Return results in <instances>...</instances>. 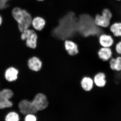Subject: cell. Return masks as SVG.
Masks as SVG:
<instances>
[{
    "instance_id": "1",
    "label": "cell",
    "mask_w": 121,
    "mask_h": 121,
    "mask_svg": "<svg viewBox=\"0 0 121 121\" xmlns=\"http://www.w3.org/2000/svg\"><path fill=\"white\" fill-rule=\"evenodd\" d=\"M94 18L88 14H83L79 16L76 24V31L79 35L87 37L90 36H99L104 33L103 29L95 24Z\"/></svg>"
},
{
    "instance_id": "2",
    "label": "cell",
    "mask_w": 121,
    "mask_h": 121,
    "mask_svg": "<svg viewBox=\"0 0 121 121\" xmlns=\"http://www.w3.org/2000/svg\"><path fill=\"white\" fill-rule=\"evenodd\" d=\"M12 15L17 22L19 30L21 32L32 27V17L27 11L16 8L13 10Z\"/></svg>"
},
{
    "instance_id": "3",
    "label": "cell",
    "mask_w": 121,
    "mask_h": 121,
    "mask_svg": "<svg viewBox=\"0 0 121 121\" xmlns=\"http://www.w3.org/2000/svg\"><path fill=\"white\" fill-rule=\"evenodd\" d=\"M19 114L20 121L24 120L25 116L28 114H36L38 112L33 104L31 101L27 99H23L18 103Z\"/></svg>"
},
{
    "instance_id": "4",
    "label": "cell",
    "mask_w": 121,
    "mask_h": 121,
    "mask_svg": "<svg viewBox=\"0 0 121 121\" xmlns=\"http://www.w3.org/2000/svg\"><path fill=\"white\" fill-rule=\"evenodd\" d=\"M14 94L11 89L4 88L0 90V109L11 108L13 105L10 99L13 97Z\"/></svg>"
},
{
    "instance_id": "5",
    "label": "cell",
    "mask_w": 121,
    "mask_h": 121,
    "mask_svg": "<svg viewBox=\"0 0 121 121\" xmlns=\"http://www.w3.org/2000/svg\"><path fill=\"white\" fill-rule=\"evenodd\" d=\"M31 102L38 111L44 110L48 105L47 97L45 95L42 93L36 94L33 98Z\"/></svg>"
},
{
    "instance_id": "6",
    "label": "cell",
    "mask_w": 121,
    "mask_h": 121,
    "mask_svg": "<svg viewBox=\"0 0 121 121\" xmlns=\"http://www.w3.org/2000/svg\"><path fill=\"white\" fill-rule=\"evenodd\" d=\"M27 66L30 70L34 72H38L40 71L42 68L43 63L39 57L33 56L28 59Z\"/></svg>"
},
{
    "instance_id": "7",
    "label": "cell",
    "mask_w": 121,
    "mask_h": 121,
    "mask_svg": "<svg viewBox=\"0 0 121 121\" xmlns=\"http://www.w3.org/2000/svg\"><path fill=\"white\" fill-rule=\"evenodd\" d=\"M64 48L68 54L73 56L78 55L79 52L78 44L70 40H66L64 41Z\"/></svg>"
},
{
    "instance_id": "8",
    "label": "cell",
    "mask_w": 121,
    "mask_h": 121,
    "mask_svg": "<svg viewBox=\"0 0 121 121\" xmlns=\"http://www.w3.org/2000/svg\"><path fill=\"white\" fill-rule=\"evenodd\" d=\"M99 42L101 47L110 48L114 43L113 38L110 35L106 33H102L98 37Z\"/></svg>"
},
{
    "instance_id": "9",
    "label": "cell",
    "mask_w": 121,
    "mask_h": 121,
    "mask_svg": "<svg viewBox=\"0 0 121 121\" xmlns=\"http://www.w3.org/2000/svg\"><path fill=\"white\" fill-rule=\"evenodd\" d=\"M19 71L17 68L13 67H9L5 71V78L9 82H13L17 80Z\"/></svg>"
},
{
    "instance_id": "10",
    "label": "cell",
    "mask_w": 121,
    "mask_h": 121,
    "mask_svg": "<svg viewBox=\"0 0 121 121\" xmlns=\"http://www.w3.org/2000/svg\"><path fill=\"white\" fill-rule=\"evenodd\" d=\"M97 54L99 59L104 61H107L112 58L113 52L110 48L101 47L98 50Z\"/></svg>"
},
{
    "instance_id": "11",
    "label": "cell",
    "mask_w": 121,
    "mask_h": 121,
    "mask_svg": "<svg viewBox=\"0 0 121 121\" xmlns=\"http://www.w3.org/2000/svg\"><path fill=\"white\" fill-rule=\"evenodd\" d=\"M94 20L95 24L99 27L105 29L110 26V20L101 14H98L95 15Z\"/></svg>"
},
{
    "instance_id": "12",
    "label": "cell",
    "mask_w": 121,
    "mask_h": 121,
    "mask_svg": "<svg viewBox=\"0 0 121 121\" xmlns=\"http://www.w3.org/2000/svg\"><path fill=\"white\" fill-rule=\"evenodd\" d=\"M45 24L46 22L44 18L41 17L37 16L32 19L31 26L35 30L40 31L44 27Z\"/></svg>"
},
{
    "instance_id": "13",
    "label": "cell",
    "mask_w": 121,
    "mask_h": 121,
    "mask_svg": "<svg viewBox=\"0 0 121 121\" xmlns=\"http://www.w3.org/2000/svg\"><path fill=\"white\" fill-rule=\"evenodd\" d=\"M37 39L38 36L35 30L25 40L26 46L31 49H35L37 47Z\"/></svg>"
},
{
    "instance_id": "14",
    "label": "cell",
    "mask_w": 121,
    "mask_h": 121,
    "mask_svg": "<svg viewBox=\"0 0 121 121\" xmlns=\"http://www.w3.org/2000/svg\"><path fill=\"white\" fill-rule=\"evenodd\" d=\"M105 74L103 72H100L95 74L94 77V83L96 86L103 87L106 86V80Z\"/></svg>"
},
{
    "instance_id": "15",
    "label": "cell",
    "mask_w": 121,
    "mask_h": 121,
    "mask_svg": "<svg viewBox=\"0 0 121 121\" xmlns=\"http://www.w3.org/2000/svg\"><path fill=\"white\" fill-rule=\"evenodd\" d=\"M81 87L86 91H90L93 89L94 82L90 77L86 76L83 78L81 81Z\"/></svg>"
},
{
    "instance_id": "16",
    "label": "cell",
    "mask_w": 121,
    "mask_h": 121,
    "mask_svg": "<svg viewBox=\"0 0 121 121\" xmlns=\"http://www.w3.org/2000/svg\"><path fill=\"white\" fill-rule=\"evenodd\" d=\"M110 30L114 37H121V22H115L112 24Z\"/></svg>"
},
{
    "instance_id": "17",
    "label": "cell",
    "mask_w": 121,
    "mask_h": 121,
    "mask_svg": "<svg viewBox=\"0 0 121 121\" xmlns=\"http://www.w3.org/2000/svg\"><path fill=\"white\" fill-rule=\"evenodd\" d=\"M20 121L19 114L15 111H9L6 115L5 117V121Z\"/></svg>"
},
{
    "instance_id": "18",
    "label": "cell",
    "mask_w": 121,
    "mask_h": 121,
    "mask_svg": "<svg viewBox=\"0 0 121 121\" xmlns=\"http://www.w3.org/2000/svg\"><path fill=\"white\" fill-rule=\"evenodd\" d=\"M34 30L35 29L33 28L32 27L24 30L22 32L21 35V39L24 41H25L27 38L34 31Z\"/></svg>"
},
{
    "instance_id": "19",
    "label": "cell",
    "mask_w": 121,
    "mask_h": 121,
    "mask_svg": "<svg viewBox=\"0 0 121 121\" xmlns=\"http://www.w3.org/2000/svg\"><path fill=\"white\" fill-rule=\"evenodd\" d=\"M114 71H121V56H118L115 58Z\"/></svg>"
},
{
    "instance_id": "20",
    "label": "cell",
    "mask_w": 121,
    "mask_h": 121,
    "mask_svg": "<svg viewBox=\"0 0 121 121\" xmlns=\"http://www.w3.org/2000/svg\"><path fill=\"white\" fill-rule=\"evenodd\" d=\"M101 14L110 20L113 17L112 13L111 11L109 9L107 8L103 9Z\"/></svg>"
},
{
    "instance_id": "21",
    "label": "cell",
    "mask_w": 121,
    "mask_h": 121,
    "mask_svg": "<svg viewBox=\"0 0 121 121\" xmlns=\"http://www.w3.org/2000/svg\"><path fill=\"white\" fill-rule=\"evenodd\" d=\"M34 114H28L25 115L24 118V121H36L37 118Z\"/></svg>"
},
{
    "instance_id": "22",
    "label": "cell",
    "mask_w": 121,
    "mask_h": 121,
    "mask_svg": "<svg viewBox=\"0 0 121 121\" xmlns=\"http://www.w3.org/2000/svg\"><path fill=\"white\" fill-rule=\"evenodd\" d=\"M115 50L118 54L121 55V40L119 41L115 45Z\"/></svg>"
},
{
    "instance_id": "23",
    "label": "cell",
    "mask_w": 121,
    "mask_h": 121,
    "mask_svg": "<svg viewBox=\"0 0 121 121\" xmlns=\"http://www.w3.org/2000/svg\"><path fill=\"white\" fill-rule=\"evenodd\" d=\"M9 0H0V9H3L6 7L7 2Z\"/></svg>"
},
{
    "instance_id": "24",
    "label": "cell",
    "mask_w": 121,
    "mask_h": 121,
    "mask_svg": "<svg viewBox=\"0 0 121 121\" xmlns=\"http://www.w3.org/2000/svg\"><path fill=\"white\" fill-rule=\"evenodd\" d=\"M2 17H1V15H0V26L1 25V24H2Z\"/></svg>"
},
{
    "instance_id": "25",
    "label": "cell",
    "mask_w": 121,
    "mask_h": 121,
    "mask_svg": "<svg viewBox=\"0 0 121 121\" xmlns=\"http://www.w3.org/2000/svg\"><path fill=\"white\" fill-rule=\"evenodd\" d=\"M37 1H43V0H37Z\"/></svg>"
},
{
    "instance_id": "26",
    "label": "cell",
    "mask_w": 121,
    "mask_h": 121,
    "mask_svg": "<svg viewBox=\"0 0 121 121\" xmlns=\"http://www.w3.org/2000/svg\"><path fill=\"white\" fill-rule=\"evenodd\" d=\"M117 0L118 1H121V0Z\"/></svg>"
}]
</instances>
